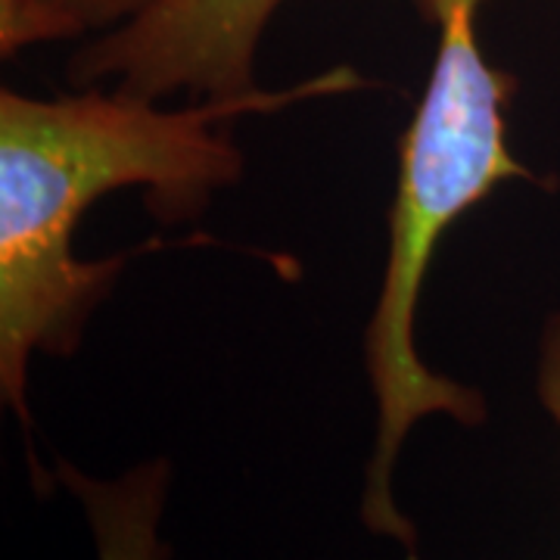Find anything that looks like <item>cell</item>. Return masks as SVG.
I'll return each mask as SVG.
<instances>
[{
    "mask_svg": "<svg viewBox=\"0 0 560 560\" xmlns=\"http://www.w3.org/2000/svg\"><path fill=\"white\" fill-rule=\"evenodd\" d=\"M364 84L352 66H334L287 91L202 97L187 109H160L119 88L50 101L0 91V396L25 433L32 359L79 349L128 261L79 259L72 237L81 215L113 190L143 187L153 215L194 219L243 172L241 150L221 128Z\"/></svg>",
    "mask_w": 560,
    "mask_h": 560,
    "instance_id": "1",
    "label": "cell"
},
{
    "mask_svg": "<svg viewBox=\"0 0 560 560\" xmlns=\"http://www.w3.org/2000/svg\"><path fill=\"white\" fill-rule=\"evenodd\" d=\"M480 3L460 0L442 13L440 50L418 113L399 150V180L389 209V246L374 315L364 330V371L377 399V440L364 470L361 523L418 560V529L393 495V474L411 427L445 415L480 427L489 408L477 389L430 371L415 342L420 287L452 224L508 180L533 172L508 147L504 106L514 79L482 57Z\"/></svg>",
    "mask_w": 560,
    "mask_h": 560,
    "instance_id": "2",
    "label": "cell"
},
{
    "mask_svg": "<svg viewBox=\"0 0 560 560\" xmlns=\"http://www.w3.org/2000/svg\"><path fill=\"white\" fill-rule=\"evenodd\" d=\"M283 0H160L138 20L91 38L69 66L79 84L116 81L147 101L172 94L243 97L256 91V57Z\"/></svg>",
    "mask_w": 560,
    "mask_h": 560,
    "instance_id": "3",
    "label": "cell"
},
{
    "mask_svg": "<svg viewBox=\"0 0 560 560\" xmlns=\"http://www.w3.org/2000/svg\"><path fill=\"white\" fill-rule=\"evenodd\" d=\"M57 477L79 499L97 560H172V548L162 539L172 489L168 460H140L109 480L60 460Z\"/></svg>",
    "mask_w": 560,
    "mask_h": 560,
    "instance_id": "4",
    "label": "cell"
},
{
    "mask_svg": "<svg viewBox=\"0 0 560 560\" xmlns=\"http://www.w3.org/2000/svg\"><path fill=\"white\" fill-rule=\"evenodd\" d=\"M153 3L160 0H0V54L10 60L38 44L97 38Z\"/></svg>",
    "mask_w": 560,
    "mask_h": 560,
    "instance_id": "5",
    "label": "cell"
},
{
    "mask_svg": "<svg viewBox=\"0 0 560 560\" xmlns=\"http://www.w3.org/2000/svg\"><path fill=\"white\" fill-rule=\"evenodd\" d=\"M539 399L551 420L558 423L560 433V312L548 320L545 334H541V355H539Z\"/></svg>",
    "mask_w": 560,
    "mask_h": 560,
    "instance_id": "6",
    "label": "cell"
},
{
    "mask_svg": "<svg viewBox=\"0 0 560 560\" xmlns=\"http://www.w3.org/2000/svg\"><path fill=\"white\" fill-rule=\"evenodd\" d=\"M415 3H418L420 13L436 25V22L442 20V13H445V10H452V7L460 3V0H415ZM470 3H482V0H470Z\"/></svg>",
    "mask_w": 560,
    "mask_h": 560,
    "instance_id": "7",
    "label": "cell"
}]
</instances>
